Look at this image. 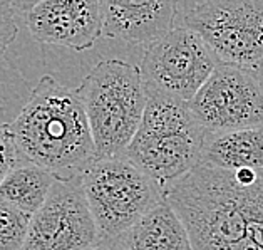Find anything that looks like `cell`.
Returning <instances> with one entry per match:
<instances>
[{
  "instance_id": "6da1fadb",
  "label": "cell",
  "mask_w": 263,
  "mask_h": 250,
  "mask_svg": "<svg viewBox=\"0 0 263 250\" xmlns=\"http://www.w3.org/2000/svg\"><path fill=\"white\" fill-rule=\"evenodd\" d=\"M193 250H263V168L228 171L198 163L163 188Z\"/></svg>"
},
{
  "instance_id": "7a4b0ae2",
  "label": "cell",
  "mask_w": 263,
  "mask_h": 250,
  "mask_svg": "<svg viewBox=\"0 0 263 250\" xmlns=\"http://www.w3.org/2000/svg\"><path fill=\"white\" fill-rule=\"evenodd\" d=\"M18 158L52 171L57 180L81 176L98 156L79 89L46 74L10 121Z\"/></svg>"
},
{
  "instance_id": "3957f363",
  "label": "cell",
  "mask_w": 263,
  "mask_h": 250,
  "mask_svg": "<svg viewBox=\"0 0 263 250\" xmlns=\"http://www.w3.org/2000/svg\"><path fill=\"white\" fill-rule=\"evenodd\" d=\"M146 94L143 119L126 158L164 188L201 162L206 131L188 102L151 87H146Z\"/></svg>"
},
{
  "instance_id": "277c9868",
  "label": "cell",
  "mask_w": 263,
  "mask_h": 250,
  "mask_svg": "<svg viewBox=\"0 0 263 250\" xmlns=\"http://www.w3.org/2000/svg\"><path fill=\"white\" fill-rule=\"evenodd\" d=\"M98 158L126 156L146 108L139 66L121 59L99 61L78 87Z\"/></svg>"
},
{
  "instance_id": "5b68a950",
  "label": "cell",
  "mask_w": 263,
  "mask_h": 250,
  "mask_svg": "<svg viewBox=\"0 0 263 250\" xmlns=\"http://www.w3.org/2000/svg\"><path fill=\"white\" fill-rule=\"evenodd\" d=\"M81 180L99 245H107L164 200L163 188L126 156L98 158Z\"/></svg>"
},
{
  "instance_id": "8992f818",
  "label": "cell",
  "mask_w": 263,
  "mask_h": 250,
  "mask_svg": "<svg viewBox=\"0 0 263 250\" xmlns=\"http://www.w3.org/2000/svg\"><path fill=\"white\" fill-rule=\"evenodd\" d=\"M218 61L253 67L263 61V0H203L184 15Z\"/></svg>"
},
{
  "instance_id": "52a82bcc",
  "label": "cell",
  "mask_w": 263,
  "mask_h": 250,
  "mask_svg": "<svg viewBox=\"0 0 263 250\" xmlns=\"http://www.w3.org/2000/svg\"><path fill=\"white\" fill-rule=\"evenodd\" d=\"M220 64L195 30L173 27L146 47L139 69L146 87L190 102Z\"/></svg>"
},
{
  "instance_id": "ba28073f",
  "label": "cell",
  "mask_w": 263,
  "mask_h": 250,
  "mask_svg": "<svg viewBox=\"0 0 263 250\" xmlns=\"http://www.w3.org/2000/svg\"><path fill=\"white\" fill-rule=\"evenodd\" d=\"M188 104L208 134L263 128V84L252 67L220 62Z\"/></svg>"
},
{
  "instance_id": "9c48e42d",
  "label": "cell",
  "mask_w": 263,
  "mask_h": 250,
  "mask_svg": "<svg viewBox=\"0 0 263 250\" xmlns=\"http://www.w3.org/2000/svg\"><path fill=\"white\" fill-rule=\"evenodd\" d=\"M99 234L81 176L55 180L42 207L32 215L22 250H89Z\"/></svg>"
},
{
  "instance_id": "30bf717a",
  "label": "cell",
  "mask_w": 263,
  "mask_h": 250,
  "mask_svg": "<svg viewBox=\"0 0 263 250\" xmlns=\"http://www.w3.org/2000/svg\"><path fill=\"white\" fill-rule=\"evenodd\" d=\"M30 35L46 46L84 52L102 35L99 0H44L25 14Z\"/></svg>"
},
{
  "instance_id": "8fae6325",
  "label": "cell",
  "mask_w": 263,
  "mask_h": 250,
  "mask_svg": "<svg viewBox=\"0 0 263 250\" xmlns=\"http://www.w3.org/2000/svg\"><path fill=\"white\" fill-rule=\"evenodd\" d=\"M99 7L102 35L149 46L173 29L178 0H99Z\"/></svg>"
},
{
  "instance_id": "7c38bea8",
  "label": "cell",
  "mask_w": 263,
  "mask_h": 250,
  "mask_svg": "<svg viewBox=\"0 0 263 250\" xmlns=\"http://www.w3.org/2000/svg\"><path fill=\"white\" fill-rule=\"evenodd\" d=\"M102 247L106 250H193L184 223L166 200Z\"/></svg>"
},
{
  "instance_id": "4fadbf2b",
  "label": "cell",
  "mask_w": 263,
  "mask_h": 250,
  "mask_svg": "<svg viewBox=\"0 0 263 250\" xmlns=\"http://www.w3.org/2000/svg\"><path fill=\"white\" fill-rule=\"evenodd\" d=\"M220 170H261L263 128L208 134L204 139L201 162Z\"/></svg>"
},
{
  "instance_id": "5bb4252c",
  "label": "cell",
  "mask_w": 263,
  "mask_h": 250,
  "mask_svg": "<svg viewBox=\"0 0 263 250\" xmlns=\"http://www.w3.org/2000/svg\"><path fill=\"white\" fill-rule=\"evenodd\" d=\"M55 180L52 171L21 158L0 183V198L34 215L46 202Z\"/></svg>"
},
{
  "instance_id": "9a60e30c",
  "label": "cell",
  "mask_w": 263,
  "mask_h": 250,
  "mask_svg": "<svg viewBox=\"0 0 263 250\" xmlns=\"http://www.w3.org/2000/svg\"><path fill=\"white\" fill-rule=\"evenodd\" d=\"M32 215L0 198V250H22Z\"/></svg>"
},
{
  "instance_id": "2e32d148",
  "label": "cell",
  "mask_w": 263,
  "mask_h": 250,
  "mask_svg": "<svg viewBox=\"0 0 263 250\" xmlns=\"http://www.w3.org/2000/svg\"><path fill=\"white\" fill-rule=\"evenodd\" d=\"M18 150L9 123L0 124V183L18 163Z\"/></svg>"
},
{
  "instance_id": "e0dca14e",
  "label": "cell",
  "mask_w": 263,
  "mask_h": 250,
  "mask_svg": "<svg viewBox=\"0 0 263 250\" xmlns=\"http://www.w3.org/2000/svg\"><path fill=\"white\" fill-rule=\"evenodd\" d=\"M18 34V25L14 17V9L9 4L0 5V57L5 54V50L15 41Z\"/></svg>"
},
{
  "instance_id": "ac0fdd59",
  "label": "cell",
  "mask_w": 263,
  "mask_h": 250,
  "mask_svg": "<svg viewBox=\"0 0 263 250\" xmlns=\"http://www.w3.org/2000/svg\"><path fill=\"white\" fill-rule=\"evenodd\" d=\"M44 2V0H9V5L17 12H22V14H27L30 9H34L37 4Z\"/></svg>"
},
{
  "instance_id": "d6986e66",
  "label": "cell",
  "mask_w": 263,
  "mask_h": 250,
  "mask_svg": "<svg viewBox=\"0 0 263 250\" xmlns=\"http://www.w3.org/2000/svg\"><path fill=\"white\" fill-rule=\"evenodd\" d=\"M252 69L255 70V74L258 76V78H260V81H261V84H263V61H261V62H258V64H256V66H253Z\"/></svg>"
},
{
  "instance_id": "ffe728a7",
  "label": "cell",
  "mask_w": 263,
  "mask_h": 250,
  "mask_svg": "<svg viewBox=\"0 0 263 250\" xmlns=\"http://www.w3.org/2000/svg\"><path fill=\"white\" fill-rule=\"evenodd\" d=\"M89 250H106V247H102V245H98V247H92V248H89Z\"/></svg>"
},
{
  "instance_id": "44dd1931",
  "label": "cell",
  "mask_w": 263,
  "mask_h": 250,
  "mask_svg": "<svg viewBox=\"0 0 263 250\" xmlns=\"http://www.w3.org/2000/svg\"><path fill=\"white\" fill-rule=\"evenodd\" d=\"M5 4H9V0H0V5H5Z\"/></svg>"
}]
</instances>
